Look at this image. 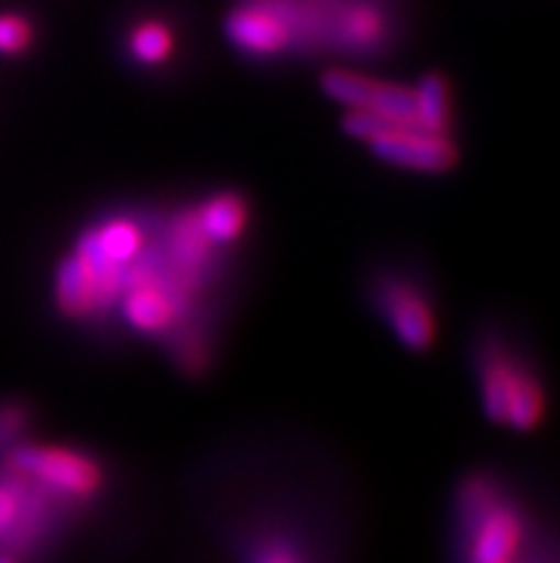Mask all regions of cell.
<instances>
[{"label":"cell","instance_id":"cell-1","mask_svg":"<svg viewBox=\"0 0 560 563\" xmlns=\"http://www.w3.org/2000/svg\"><path fill=\"white\" fill-rule=\"evenodd\" d=\"M229 252L200 229L195 200L103 209L57 261L55 307L80 327L114 321L129 338L161 343L195 378L215 361Z\"/></svg>","mask_w":560,"mask_h":563},{"label":"cell","instance_id":"cell-2","mask_svg":"<svg viewBox=\"0 0 560 563\" xmlns=\"http://www.w3.org/2000/svg\"><path fill=\"white\" fill-rule=\"evenodd\" d=\"M454 563H558L554 536L495 472H469L452 495Z\"/></svg>","mask_w":560,"mask_h":563},{"label":"cell","instance_id":"cell-3","mask_svg":"<svg viewBox=\"0 0 560 563\" xmlns=\"http://www.w3.org/2000/svg\"><path fill=\"white\" fill-rule=\"evenodd\" d=\"M98 515L0 461V555L55 563Z\"/></svg>","mask_w":560,"mask_h":563},{"label":"cell","instance_id":"cell-4","mask_svg":"<svg viewBox=\"0 0 560 563\" xmlns=\"http://www.w3.org/2000/svg\"><path fill=\"white\" fill-rule=\"evenodd\" d=\"M475 375L481 407L492 423L515 432H532L547 412V395L538 369L501 332L483 335L475 346Z\"/></svg>","mask_w":560,"mask_h":563},{"label":"cell","instance_id":"cell-5","mask_svg":"<svg viewBox=\"0 0 560 563\" xmlns=\"http://www.w3.org/2000/svg\"><path fill=\"white\" fill-rule=\"evenodd\" d=\"M370 298L381 321L409 352H429L438 341V309L418 272L377 269Z\"/></svg>","mask_w":560,"mask_h":563},{"label":"cell","instance_id":"cell-6","mask_svg":"<svg viewBox=\"0 0 560 563\" xmlns=\"http://www.w3.org/2000/svg\"><path fill=\"white\" fill-rule=\"evenodd\" d=\"M320 89L347 109L370 112L383 123L400 129H420L415 114V89L400 84H383L349 69H327L320 75Z\"/></svg>","mask_w":560,"mask_h":563},{"label":"cell","instance_id":"cell-7","mask_svg":"<svg viewBox=\"0 0 560 563\" xmlns=\"http://www.w3.org/2000/svg\"><path fill=\"white\" fill-rule=\"evenodd\" d=\"M366 146L383 164L397 166V169L424 172V175H443L461 157L452 137L424 132V129L389 126L372 141H366Z\"/></svg>","mask_w":560,"mask_h":563},{"label":"cell","instance_id":"cell-8","mask_svg":"<svg viewBox=\"0 0 560 563\" xmlns=\"http://www.w3.org/2000/svg\"><path fill=\"white\" fill-rule=\"evenodd\" d=\"M223 32H227L234 49L246 57H255V60L281 57L284 52L292 49L286 23L281 21V14L275 9L263 7V3L234 9L227 23H223Z\"/></svg>","mask_w":560,"mask_h":563},{"label":"cell","instance_id":"cell-9","mask_svg":"<svg viewBox=\"0 0 560 563\" xmlns=\"http://www.w3.org/2000/svg\"><path fill=\"white\" fill-rule=\"evenodd\" d=\"M195 212H198V223L209 235V241L223 250H238L246 238L249 221H252L249 200L232 189H220V192L195 200Z\"/></svg>","mask_w":560,"mask_h":563},{"label":"cell","instance_id":"cell-10","mask_svg":"<svg viewBox=\"0 0 560 563\" xmlns=\"http://www.w3.org/2000/svg\"><path fill=\"white\" fill-rule=\"evenodd\" d=\"M415 89V114L418 126L435 135L452 132V86L443 75H426Z\"/></svg>","mask_w":560,"mask_h":563},{"label":"cell","instance_id":"cell-11","mask_svg":"<svg viewBox=\"0 0 560 563\" xmlns=\"http://www.w3.org/2000/svg\"><path fill=\"white\" fill-rule=\"evenodd\" d=\"M127 55L143 69L166 66L175 57V32L161 21H143L129 32Z\"/></svg>","mask_w":560,"mask_h":563},{"label":"cell","instance_id":"cell-12","mask_svg":"<svg viewBox=\"0 0 560 563\" xmlns=\"http://www.w3.org/2000/svg\"><path fill=\"white\" fill-rule=\"evenodd\" d=\"M35 421V409L32 404L21 398L0 400V457L12 450L14 443L26 441V432Z\"/></svg>","mask_w":560,"mask_h":563},{"label":"cell","instance_id":"cell-13","mask_svg":"<svg viewBox=\"0 0 560 563\" xmlns=\"http://www.w3.org/2000/svg\"><path fill=\"white\" fill-rule=\"evenodd\" d=\"M32 43H35V26L23 14H0V55L18 57L32 49Z\"/></svg>","mask_w":560,"mask_h":563},{"label":"cell","instance_id":"cell-14","mask_svg":"<svg viewBox=\"0 0 560 563\" xmlns=\"http://www.w3.org/2000/svg\"><path fill=\"white\" fill-rule=\"evenodd\" d=\"M0 563H21V561H14V558H9V555H0Z\"/></svg>","mask_w":560,"mask_h":563}]
</instances>
